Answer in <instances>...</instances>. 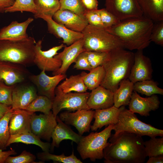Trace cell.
<instances>
[{"label":"cell","mask_w":163,"mask_h":163,"mask_svg":"<svg viewBox=\"0 0 163 163\" xmlns=\"http://www.w3.org/2000/svg\"><path fill=\"white\" fill-rule=\"evenodd\" d=\"M110 137L104 150L106 163H143L147 157L142 136L123 132Z\"/></svg>","instance_id":"obj_1"},{"label":"cell","mask_w":163,"mask_h":163,"mask_svg":"<svg viewBox=\"0 0 163 163\" xmlns=\"http://www.w3.org/2000/svg\"><path fill=\"white\" fill-rule=\"evenodd\" d=\"M154 22L143 15L120 21L105 29L121 42L124 48L130 50H143L151 42L150 36Z\"/></svg>","instance_id":"obj_2"},{"label":"cell","mask_w":163,"mask_h":163,"mask_svg":"<svg viewBox=\"0 0 163 163\" xmlns=\"http://www.w3.org/2000/svg\"><path fill=\"white\" fill-rule=\"evenodd\" d=\"M134 59V53L123 48L110 52L102 65L105 75L100 85L114 92L123 81L128 79Z\"/></svg>","instance_id":"obj_3"},{"label":"cell","mask_w":163,"mask_h":163,"mask_svg":"<svg viewBox=\"0 0 163 163\" xmlns=\"http://www.w3.org/2000/svg\"><path fill=\"white\" fill-rule=\"evenodd\" d=\"M34 38L29 37L19 40H0V60L10 62L25 67L34 63Z\"/></svg>","instance_id":"obj_4"},{"label":"cell","mask_w":163,"mask_h":163,"mask_svg":"<svg viewBox=\"0 0 163 163\" xmlns=\"http://www.w3.org/2000/svg\"><path fill=\"white\" fill-rule=\"evenodd\" d=\"M82 33L85 51L109 53L118 48H124L121 42L104 28L88 24Z\"/></svg>","instance_id":"obj_5"},{"label":"cell","mask_w":163,"mask_h":163,"mask_svg":"<svg viewBox=\"0 0 163 163\" xmlns=\"http://www.w3.org/2000/svg\"><path fill=\"white\" fill-rule=\"evenodd\" d=\"M114 127V124L110 125L100 132H91L83 136L77 148L81 158L83 160L89 158L94 161L104 158V150Z\"/></svg>","instance_id":"obj_6"},{"label":"cell","mask_w":163,"mask_h":163,"mask_svg":"<svg viewBox=\"0 0 163 163\" xmlns=\"http://www.w3.org/2000/svg\"><path fill=\"white\" fill-rule=\"evenodd\" d=\"M113 130L115 133L112 136H115L123 132L150 137L163 136V130L141 121L134 113L126 109L125 107L119 115L117 122L114 124Z\"/></svg>","instance_id":"obj_7"},{"label":"cell","mask_w":163,"mask_h":163,"mask_svg":"<svg viewBox=\"0 0 163 163\" xmlns=\"http://www.w3.org/2000/svg\"><path fill=\"white\" fill-rule=\"evenodd\" d=\"M55 94L52 110L53 113L56 117L62 110L71 111L81 109H90L87 104L89 92L64 93L57 87Z\"/></svg>","instance_id":"obj_8"},{"label":"cell","mask_w":163,"mask_h":163,"mask_svg":"<svg viewBox=\"0 0 163 163\" xmlns=\"http://www.w3.org/2000/svg\"><path fill=\"white\" fill-rule=\"evenodd\" d=\"M42 41L40 40L36 42L34 47V63L41 70L54 72L61 67V60L55 58L58 52L66 45L63 43L54 46L46 51L42 50Z\"/></svg>","instance_id":"obj_9"},{"label":"cell","mask_w":163,"mask_h":163,"mask_svg":"<svg viewBox=\"0 0 163 163\" xmlns=\"http://www.w3.org/2000/svg\"><path fill=\"white\" fill-rule=\"evenodd\" d=\"M105 6L120 21L143 15L137 0H105Z\"/></svg>","instance_id":"obj_10"},{"label":"cell","mask_w":163,"mask_h":163,"mask_svg":"<svg viewBox=\"0 0 163 163\" xmlns=\"http://www.w3.org/2000/svg\"><path fill=\"white\" fill-rule=\"evenodd\" d=\"M66 77L65 74L49 76L46 74L45 70H42L38 75H30L28 79L35 85L39 95L46 96L53 101L57 85Z\"/></svg>","instance_id":"obj_11"},{"label":"cell","mask_w":163,"mask_h":163,"mask_svg":"<svg viewBox=\"0 0 163 163\" xmlns=\"http://www.w3.org/2000/svg\"><path fill=\"white\" fill-rule=\"evenodd\" d=\"M57 124L56 117L51 111L48 114L31 115L30 128L32 133L40 139L50 141L53 130Z\"/></svg>","instance_id":"obj_12"},{"label":"cell","mask_w":163,"mask_h":163,"mask_svg":"<svg viewBox=\"0 0 163 163\" xmlns=\"http://www.w3.org/2000/svg\"><path fill=\"white\" fill-rule=\"evenodd\" d=\"M94 112L91 109H81L74 112L67 111L61 113L59 117L66 124L75 127L79 134L82 136L85 133L89 132Z\"/></svg>","instance_id":"obj_13"},{"label":"cell","mask_w":163,"mask_h":163,"mask_svg":"<svg viewBox=\"0 0 163 163\" xmlns=\"http://www.w3.org/2000/svg\"><path fill=\"white\" fill-rule=\"evenodd\" d=\"M30 75L25 67L10 62L0 60V81L8 85L24 82Z\"/></svg>","instance_id":"obj_14"},{"label":"cell","mask_w":163,"mask_h":163,"mask_svg":"<svg viewBox=\"0 0 163 163\" xmlns=\"http://www.w3.org/2000/svg\"><path fill=\"white\" fill-rule=\"evenodd\" d=\"M153 70L150 59L145 56L143 50L134 53V62L128 78L133 83L151 79Z\"/></svg>","instance_id":"obj_15"},{"label":"cell","mask_w":163,"mask_h":163,"mask_svg":"<svg viewBox=\"0 0 163 163\" xmlns=\"http://www.w3.org/2000/svg\"><path fill=\"white\" fill-rule=\"evenodd\" d=\"M36 18L43 19L47 23L49 32L57 38L62 39L63 42L69 46L83 37L82 32L69 29L55 22L51 17L43 14L34 15Z\"/></svg>","instance_id":"obj_16"},{"label":"cell","mask_w":163,"mask_h":163,"mask_svg":"<svg viewBox=\"0 0 163 163\" xmlns=\"http://www.w3.org/2000/svg\"><path fill=\"white\" fill-rule=\"evenodd\" d=\"M160 104L159 98L156 94L143 97L133 91L128 104L129 110L142 116H149V112L158 109Z\"/></svg>","instance_id":"obj_17"},{"label":"cell","mask_w":163,"mask_h":163,"mask_svg":"<svg viewBox=\"0 0 163 163\" xmlns=\"http://www.w3.org/2000/svg\"><path fill=\"white\" fill-rule=\"evenodd\" d=\"M24 82L16 85L12 93L11 109L24 110L38 95L36 87Z\"/></svg>","instance_id":"obj_18"},{"label":"cell","mask_w":163,"mask_h":163,"mask_svg":"<svg viewBox=\"0 0 163 163\" xmlns=\"http://www.w3.org/2000/svg\"><path fill=\"white\" fill-rule=\"evenodd\" d=\"M83 46L84 40L82 38L68 46H66L62 52L56 55L54 57L61 60L62 64L58 69L53 72V75L65 74L70 66L75 62L78 55L85 51Z\"/></svg>","instance_id":"obj_19"},{"label":"cell","mask_w":163,"mask_h":163,"mask_svg":"<svg viewBox=\"0 0 163 163\" xmlns=\"http://www.w3.org/2000/svg\"><path fill=\"white\" fill-rule=\"evenodd\" d=\"M52 18L56 23L73 31L82 32L88 24L86 19L69 10L59 9Z\"/></svg>","instance_id":"obj_20"},{"label":"cell","mask_w":163,"mask_h":163,"mask_svg":"<svg viewBox=\"0 0 163 163\" xmlns=\"http://www.w3.org/2000/svg\"><path fill=\"white\" fill-rule=\"evenodd\" d=\"M87 101L90 109H106L113 106V92L100 85L91 90Z\"/></svg>","instance_id":"obj_21"},{"label":"cell","mask_w":163,"mask_h":163,"mask_svg":"<svg viewBox=\"0 0 163 163\" xmlns=\"http://www.w3.org/2000/svg\"><path fill=\"white\" fill-rule=\"evenodd\" d=\"M34 113L20 109L13 110L9 124L10 135L31 132L30 120Z\"/></svg>","instance_id":"obj_22"},{"label":"cell","mask_w":163,"mask_h":163,"mask_svg":"<svg viewBox=\"0 0 163 163\" xmlns=\"http://www.w3.org/2000/svg\"><path fill=\"white\" fill-rule=\"evenodd\" d=\"M124 107L123 106L117 108L113 105L106 109L95 110L93 116L95 120L91 126V130L95 131L105 126L116 124L120 112Z\"/></svg>","instance_id":"obj_23"},{"label":"cell","mask_w":163,"mask_h":163,"mask_svg":"<svg viewBox=\"0 0 163 163\" xmlns=\"http://www.w3.org/2000/svg\"><path fill=\"white\" fill-rule=\"evenodd\" d=\"M33 21V18H29L22 22L12 21L0 30V40H19L27 38L29 36L26 32L27 29Z\"/></svg>","instance_id":"obj_24"},{"label":"cell","mask_w":163,"mask_h":163,"mask_svg":"<svg viewBox=\"0 0 163 163\" xmlns=\"http://www.w3.org/2000/svg\"><path fill=\"white\" fill-rule=\"evenodd\" d=\"M57 124L55 127L51 135L52 142L51 148L58 147L61 142L64 140H70L76 143L79 142L83 136L74 132L57 116Z\"/></svg>","instance_id":"obj_25"},{"label":"cell","mask_w":163,"mask_h":163,"mask_svg":"<svg viewBox=\"0 0 163 163\" xmlns=\"http://www.w3.org/2000/svg\"><path fill=\"white\" fill-rule=\"evenodd\" d=\"M143 16L154 22L163 21V0H137Z\"/></svg>","instance_id":"obj_26"},{"label":"cell","mask_w":163,"mask_h":163,"mask_svg":"<svg viewBox=\"0 0 163 163\" xmlns=\"http://www.w3.org/2000/svg\"><path fill=\"white\" fill-rule=\"evenodd\" d=\"M22 143L26 144H34L40 147L43 151L49 152L51 144L42 141L40 138L32 132H27L14 135H10L6 146L14 143Z\"/></svg>","instance_id":"obj_27"},{"label":"cell","mask_w":163,"mask_h":163,"mask_svg":"<svg viewBox=\"0 0 163 163\" xmlns=\"http://www.w3.org/2000/svg\"><path fill=\"white\" fill-rule=\"evenodd\" d=\"M134 83L129 79L124 80L113 92V105L117 108L128 105L133 90Z\"/></svg>","instance_id":"obj_28"},{"label":"cell","mask_w":163,"mask_h":163,"mask_svg":"<svg viewBox=\"0 0 163 163\" xmlns=\"http://www.w3.org/2000/svg\"><path fill=\"white\" fill-rule=\"evenodd\" d=\"M80 75L88 89L91 91L101 85L105 72L102 66L93 69L89 73L83 72Z\"/></svg>","instance_id":"obj_29"},{"label":"cell","mask_w":163,"mask_h":163,"mask_svg":"<svg viewBox=\"0 0 163 163\" xmlns=\"http://www.w3.org/2000/svg\"><path fill=\"white\" fill-rule=\"evenodd\" d=\"M64 93L74 91L78 93L87 92L88 89L85 85L80 74L72 75L58 86Z\"/></svg>","instance_id":"obj_30"},{"label":"cell","mask_w":163,"mask_h":163,"mask_svg":"<svg viewBox=\"0 0 163 163\" xmlns=\"http://www.w3.org/2000/svg\"><path fill=\"white\" fill-rule=\"evenodd\" d=\"M157 82L151 79L136 82L134 84L133 90L147 96L153 94H163V89L159 87Z\"/></svg>","instance_id":"obj_31"},{"label":"cell","mask_w":163,"mask_h":163,"mask_svg":"<svg viewBox=\"0 0 163 163\" xmlns=\"http://www.w3.org/2000/svg\"><path fill=\"white\" fill-rule=\"evenodd\" d=\"M53 101L47 97L37 95L24 109L35 113L40 112L44 114H48L51 111Z\"/></svg>","instance_id":"obj_32"},{"label":"cell","mask_w":163,"mask_h":163,"mask_svg":"<svg viewBox=\"0 0 163 163\" xmlns=\"http://www.w3.org/2000/svg\"><path fill=\"white\" fill-rule=\"evenodd\" d=\"M34 1L38 9V13L36 14H43L53 17L60 9L59 0H34Z\"/></svg>","instance_id":"obj_33"},{"label":"cell","mask_w":163,"mask_h":163,"mask_svg":"<svg viewBox=\"0 0 163 163\" xmlns=\"http://www.w3.org/2000/svg\"><path fill=\"white\" fill-rule=\"evenodd\" d=\"M38 158L42 161L52 160L54 162L63 163H82V162L75 155L73 151L69 156L65 155L64 153L59 155L50 153L49 152L43 151L37 153Z\"/></svg>","instance_id":"obj_34"},{"label":"cell","mask_w":163,"mask_h":163,"mask_svg":"<svg viewBox=\"0 0 163 163\" xmlns=\"http://www.w3.org/2000/svg\"><path fill=\"white\" fill-rule=\"evenodd\" d=\"M150 139L144 142L145 150L146 156L149 157L163 155V137Z\"/></svg>","instance_id":"obj_35"},{"label":"cell","mask_w":163,"mask_h":163,"mask_svg":"<svg viewBox=\"0 0 163 163\" xmlns=\"http://www.w3.org/2000/svg\"><path fill=\"white\" fill-rule=\"evenodd\" d=\"M17 11L29 12L34 14H37L38 12L34 0H15L12 6L5 10V13Z\"/></svg>","instance_id":"obj_36"},{"label":"cell","mask_w":163,"mask_h":163,"mask_svg":"<svg viewBox=\"0 0 163 163\" xmlns=\"http://www.w3.org/2000/svg\"><path fill=\"white\" fill-rule=\"evenodd\" d=\"M13 110L6 113L0 119V149H4L10 138L9 122Z\"/></svg>","instance_id":"obj_37"},{"label":"cell","mask_w":163,"mask_h":163,"mask_svg":"<svg viewBox=\"0 0 163 163\" xmlns=\"http://www.w3.org/2000/svg\"><path fill=\"white\" fill-rule=\"evenodd\" d=\"M59 2L60 9L69 10L85 18L84 15L86 9L81 0H59Z\"/></svg>","instance_id":"obj_38"},{"label":"cell","mask_w":163,"mask_h":163,"mask_svg":"<svg viewBox=\"0 0 163 163\" xmlns=\"http://www.w3.org/2000/svg\"><path fill=\"white\" fill-rule=\"evenodd\" d=\"M88 62L92 69L102 66L108 59L110 52L85 51Z\"/></svg>","instance_id":"obj_39"},{"label":"cell","mask_w":163,"mask_h":163,"mask_svg":"<svg viewBox=\"0 0 163 163\" xmlns=\"http://www.w3.org/2000/svg\"><path fill=\"white\" fill-rule=\"evenodd\" d=\"M16 85H8L0 81V103L11 105L12 91Z\"/></svg>","instance_id":"obj_40"},{"label":"cell","mask_w":163,"mask_h":163,"mask_svg":"<svg viewBox=\"0 0 163 163\" xmlns=\"http://www.w3.org/2000/svg\"><path fill=\"white\" fill-rule=\"evenodd\" d=\"M154 22L150 39L151 41L162 46L163 45V21Z\"/></svg>","instance_id":"obj_41"},{"label":"cell","mask_w":163,"mask_h":163,"mask_svg":"<svg viewBox=\"0 0 163 163\" xmlns=\"http://www.w3.org/2000/svg\"><path fill=\"white\" fill-rule=\"evenodd\" d=\"M36 156L25 150L19 155L16 156H8L5 163H35Z\"/></svg>","instance_id":"obj_42"},{"label":"cell","mask_w":163,"mask_h":163,"mask_svg":"<svg viewBox=\"0 0 163 163\" xmlns=\"http://www.w3.org/2000/svg\"><path fill=\"white\" fill-rule=\"evenodd\" d=\"M102 23L105 29L115 25L120 20L105 8L98 9Z\"/></svg>","instance_id":"obj_43"},{"label":"cell","mask_w":163,"mask_h":163,"mask_svg":"<svg viewBox=\"0 0 163 163\" xmlns=\"http://www.w3.org/2000/svg\"><path fill=\"white\" fill-rule=\"evenodd\" d=\"M84 16L88 24L104 28L98 9L93 10H86Z\"/></svg>","instance_id":"obj_44"},{"label":"cell","mask_w":163,"mask_h":163,"mask_svg":"<svg viewBox=\"0 0 163 163\" xmlns=\"http://www.w3.org/2000/svg\"><path fill=\"white\" fill-rule=\"evenodd\" d=\"M73 68L77 70L91 71L92 69L88 59L86 51L80 53L77 56L74 62Z\"/></svg>","instance_id":"obj_45"},{"label":"cell","mask_w":163,"mask_h":163,"mask_svg":"<svg viewBox=\"0 0 163 163\" xmlns=\"http://www.w3.org/2000/svg\"><path fill=\"white\" fill-rule=\"evenodd\" d=\"M84 6L87 10L97 9L98 3L97 0H81Z\"/></svg>","instance_id":"obj_46"},{"label":"cell","mask_w":163,"mask_h":163,"mask_svg":"<svg viewBox=\"0 0 163 163\" xmlns=\"http://www.w3.org/2000/svg\"><path fill=\"white\" fill-rule=\"evenodd\" d=\"M15 151L11 148L10 149L7 151H3L0 150V163H5L7 158L12 155L17 154Z\"/></svg>","instance_id":"obj_47"},{"label":"cell","mask_w":163,"mask_h":163,"mask_svg":"<svg viewBox=\"0 0 163 163\" xmlns=\"http://www.w3.org/2000/svg\"><path fill=\"white\" fill-rule=\"evenodd\" d=\"M15 0H0V13H5V10L12 6Z\"/></svg>","instance_id":"obj_48"},{"label":"cell","mask_w":163,"mask_h":163,"mask_svg":"<svg viewBox=\"0 0 163 163\" xmlns=\"http://www.w3.org/2000/svg\"><path fill=\"white\" fill-rule=\"evenodd\" d=\"M11 110V106H8L0 103V119L6 113L10 111Z\"/></svg>","instance_id":"obj_49"},{"label":"cell","mask_w":163,"mask_h":163,"mask_svg":"<svg viewBox=\"0 0 163 163\" xmlns=\"http://www.w3.org/2000/svg\"><path fill=\"white\" fill-rule=\"evenodd\" d=\"M146 163H162L163 155L153 156L149 157Z\"/></svg>","instance_id":"obj_50"},{"label":"cell","mask_w":163,"mask_h":163,"mask_svg":"<svg viewBox=\"0 0 163 163\" xmlns=\"http://www.w3.org/2000/svg\"></svg>","instance_id":"obj_51"}]
</instances>
